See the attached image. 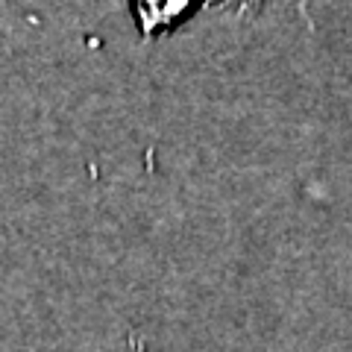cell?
<instances>
[{
    "instance_id": "cell-1",
    "label": "cell",
    "mask_w": 352,
    "mask_h": 352,
    "mask_svg": "<svg viewBox=\"0 0 352 352\" xmlns=\"http://www.w3.org/2000/svg\"><path fill=\"white\" fill-rule=\"evenodd\" d=\"M197 0H129L135 24L144 38H153L159 32H168L176 27L194 9Z\"/></svg>"
},
{
    "instance_id": "cell-2",
    "label": "cell",
    "mask_w": 352,
    "mask_h": 352,
    "mask_svg": "<svg viewBox=\"0 0 352 352\" xmlns=\"http://www.w3.org/2000/svg\"><path fill=\"white\" fill-rule=\"evenodd\" d=\"M214 3L223 6L226 12H232L238 18H247V15H252L261 6V0H214Z\"/></svg>"
}]
</instances>
